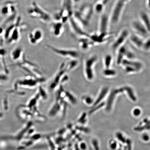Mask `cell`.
<instances>
[{
	"label": "cell",
	"mask_w": 150,
	"mask_h": 150,
	"mask_svg": "<svg viewBox=\"0 0 150 150\" xmlns=\"http://www.w3.org/2000/svg\"><path fill=\"white\" fill-rule=\"evenodd\" d=\"M125 1H127H127H130V0H125Z\"/></svg>",
	"instance_id": "f35d334b"
},
{
	"label": "cell",
	"mask_w": 150,
	"mask_h": 150,
	"mask_svg": "<svg viewBox=\"0 0 150 150\" xmlns=\"http://www.w3.org/2000/svg\"><path fill=\"white\" fill-rule=\"evenodd\" d=\"M129 38L134 46L139 48H142L144 41L143 37L134 33L130 34Z\"/></svg>",
	"instance_id": "4fadbf2b"
},
{
	"label": "cell",
	"mask_w": 150,
	"mask_h": 150,
	"mask_svg": "<svg viewBox=\"0 0 150 150\" xmlns=\"http://www.w3.org/2000/svg\"><path fill=\"white\" fill-rule=\"evenodd\" d=\"M46 47L50 51L62 57L67 58L70 60H78L80 57L79 52L76 50L57 48L50 45H47Z\"/></svg>",
	"instance_id": "277c9868"
},
{
	"label": "cell",
	"mask_w": 150,
	"mask_h": 150,
	"mask_svg": "<svg viewBox=\"0 0 150 150\" xmlns=\"http://www.w3.org/2000/svg\"><path fill=\"white\" fill-rule=\"evenodd\" d=\"M103 74L108 77H112L116 76L117 74V71L113 69L110 68L105 69L103 71Z\"/></svg>",
	"instance_id": "f1b7e54d"
},
{
	"label": "cell",
	"mask_w": 150,
	"mask_h": 150,
	"mask_svg": "<svg viewBox=\"0 0 150 150\" xmlns=\"http://www.w3.org/2000/svg\"><path fill=\"white\" fill-rule=\"evenodd\" d=\"M142 48L146 51H149L150 50V38L144 40Z\"/></svg>",
	"instance_id": "1f68e13d"
},
{
	"label": "cell",
	"mask_w": 150,
	"mask_h": 150,
	"mask_svg": "<svg viewBox=\"0 0 150 150\" xmlns=\"http://www.w3.org/2000/svg\"><path fill=\"white\" fill-rule=\"evenodd\" d=\"M81 100L84 104L87 105H93L95 101L92 97L88 95H83L82 97Z\"/></svg>",
	"instance_id": "83f0119b"
},
{
	"label": "cell",
	"mask_w": 150,
	"mask_h": 150,
	"mask_svg": "<svg viewBox=\"0 0 150 150\" xmlns=\"http://www.w3.org/2000/svg\"><path fill=\"white\" fill-rule=\"evenodd\" d=\"M81 149H85L86 148V145L84 144H81Z\"/></svg>",
	"instance_id": "74e56055"
},
{
	"label": "cell",
	"mask_w": 150,
	"mask_h": 150,
	"mask_svg": "<svg viewBox=\"0 0 150 150\" xmlns=\"http://www.w3.org/2000/svg\"><path fill=\"white\" fill-rule=\"evenodd\" d=\"M81 0H72L73 3H78L80 2Z\"/></svg>",
	"instance_id": "8d00e7d4"
},
{
	"label": "cell",
	"mask_w": 150,
	"mask_h": 150,
	"mask_svg": "<svg viewBox=\"0 0 150 150\" xmlns=\"http://www.w3.org/2000/svg\"><path fill=\"white\" fill-rule=\"evenodd\" d=\"M51 30L54 35L59 37L64 31L63 24L61 22L55 21L52 24Z\"/></svg>",
	"instance_id": "5bb4252c"
},
{
	"label": "cell",
	"mask_w": 150,
	"mask_h": 150,
	"mask_svg": "<svg viewBox=\"0 0 150 150\" xmlns=\"http://www.w3.org/2000/svg\"><path fill=\"white\" fill-rule=\"evenodd\" d=\"M96 56H91L85 60L84 63L83 73L86 79L88 81H92L94 78L93 67L97 61Z\"/></svg>",
	"instance_id": "5b68a950"
},
{
	"label": "cell",
	"mask_w": 150,
	"mask_h": 150,
	"mask_svg": "<svg viewBox=\"0 0 150 150\" xmlns=\"http://www.w3.org/2000/svg\"><path fill=\"white\" fill-rule=\"evenodd\" d=\"M16 11V6L13 3H6L2 6L0 9V13L3 15H8Z\"/></svg>",
	"instance_id": "9a60e30c"
},
{
	"label": "cell",
	"mask_w": 150,
	"mask_h": 150,
	"mask_svg": "<svg viewBox=\"0 0 150 150\" xmlns=\"http://www.w3.org/2000/svg\"><path fill=\"white\" fill-rule=\"evenodd\" d=\"M38 93L40 96V98H42V99L45 100L48 98L47 93L45 90L43 88L42 86H40L38 87Z\"/></svg>",
	"instance_id": "4dcf8cb0"
},
{
	"label": "cell",
	"mask_w": 150,
	"mask_h": 150,
	"mask_svg": "<svg viewBox=\"0 0 150 150\" xmlns=\"http://www.w3.org/2000/svg\"><path fill=\"white\" fill-rule=\"evenodd\" d=\"M125 57H126V59L133 60L134 59L135 56L133 52L127 49L126 54H125Z\"/></svg>",
	"instance_id": "836d02e7"
},
{
	"label": "cell",
	"mask_w": 150,
	"mask_h": 150,
	"mask_svg": "<svg viewBox=\"0 0 150 150\" xmlns=\"http://www.w3.org/2000/svg\"><path fill=\"white\" fill-rule=\"evenodd\" d=\"M27 12L31 18L42 22H48L51 20V18L48 13L35 2H33L31 6L28 8Z\"/></svg>",
	"instance_id": "7a4b0ae2"
},
{
	"label": "cell",
	"mask_w": 150,
	"mask_h": 150,
	"mask_svg": "<svg viewBox=\"0 0 150 150\" xmlns=\"http://www.w3.org/2000/svg\"><path fill=\"white\" fill-rule=\"evenodd\" d=\"M30 34L33 38L37 44L40 42L43 39V33L42 30L40 29H35Z\"/></svg>",
	"instance_id": "7402d4cb"
},
{
	"label": "cell",
	"mask_w": 150,
	"mask_h": 150,
	"mask_svg": "<svg viewBox=\"0 0 150 150\" xmlns=\"http://www.w3.org/2000/svg\"><path fill=\"white\" fill-rule=\"evenodd\" d=\"M124 67L125 72L128 74H132L139 72V71L134 67L130 65H125Z\"/></svg>",
	"instance_id": "d6a6232c"
},
{
	"label": "cell",
	"mask_w": 150,
	"mask_h": 150,
	"mask_svg": "<svg viewBox=\"0 0 150 150\" xmlns=\"http://www.w3.org/2000/svg\"><path fill=\"white\" fill-rule=\"evenodd\" d=\"M67 72L65 66V64H62L58 71L56 74L55 78L50 84V88L52 91L57 89L60 85H61V82L62 79Z\"/></svg>",
	"instance_id": "9c48e42d"
},
{
	"label": "cell",
	"mask_w": 150,
	"mask_h": 150,
	"mask_svg": "<svg viewBox=\"0 0 150 150\" xmlns=\"http://www.w3.org/2000/svg\"><path fill=\"white\" fill-rule=\"evenodd\" d=\"M141 111L139 109L137 108L134 110V115H138L140 113Z\"/></svg>",
	"instance_id": "e575fe53"
},
{
	"label": "cell",
	"mask_w": 150,
	"mask_h": 150,
	"mask_svg": "<svg viewBox=\"0 0 150 150\" xmlns=\"http://www.w3.org/2000/svg\"><path fill=\"white\" fill-rule=\"evenodd\" d=\"M140 20L147 28L148 31L150 32V16L149 14L145 11H142L140 13L139 18Z\"/></svg>",
	"instance_id": "2e32d148"
},
{
	"label": "cell",
	"mask_w": 150,
	"mask_h": 150,
	"mask_svg": "<svg viewBox=\"0 0 150 150\" xmlns=\"http://www.w3.org/2000/svg\"><path fill=\"white\" fill-rule=\"evenodd\" d=\"M110 24V16L106 13H103L99 19L98 25V33H108L109 28Z\"/></svg>",
	"instance_id": "30bf717a"
},
{
	"label": "cell",
	"mask_w": 150,
	"mask_h": 150,
	"mask_svg": "<svg viewBox=\"0 0 150 150\" xmlns=\"http://www.w3.org/2000/svg\"><path fill=\"white\" fill-rule=\"evenodd\" d=\"M127 2L125 0H117L110 15V24H116L120 20Z\"/></svg>",
	"instance_id": "3957f363"
},
{
	"label": "cell",
	"mask_w": 150,
	"mask_h": 150,
	"mask_svg": "<svg viewBox=\"0 0 150 150\" xmlns=\"http://www.w3.org/2000/svg\"><path fill=\"white\" fill-rule=\"evenodd\" d=\"M78 64V61L77 59H71L65 63V66L67 72L71 71L76 68Z\"/></svg>",
	"instance_id": "d4e9b609"
},
{
	"label": "cell",
	"mask_w": 150,
	"mask_h": 150,
	"mask_svg": "<svg viewBox=\"0 0 150 150\" xmlns=\"http://www.w3.org/2000/svg\"><path fill=\"white\" fill-rule=\"evenodd\" d=\"M79 45L82 50H87L94 44L91 39L87 37L81 38L79 41Z\"/></svg>",
	"instance_id": "ffe728a7"
},
{
	"label": "cell",
	"mask_w": 150,
	"mask_h": 150,
	"mask_svg": "<svg viewBox=\"0 0 150 150\" xmlns=\"http://www.w3.org/2000/svg\"><path fill=\"white\" fill-rule=\"evenodd\" d=\"M15 16H16L15 14L12 15V16L9 17V18L6 21H5L4 23L0 26V35L3 33L4 31L5 30L7 26H8V24L11 23L10 22L13 21L14 19L15 18Z\"/></svg>",
	"instance_id": "484cf974"
},
{
	"label": "cell",
	"mask_w": 150,
	"mask_h": 150,
	"mask_svg": "<svg viewBox=\"0 0 150 150\" xmlns=\"http://www.w3.org/2000/svg\"><path fill=\"white\" fill-rule=\"evenodd\" d=\"M94 12L93 6L86 4L82 6L79 10L74 12L73 16L82 27L88 25Z\"/></svg>",
	"instance_id": "6da1fadb"
},
{
	"label": "cell",
	"mask_w": 150,
	"mask_h": 150,
	"mask_svg": "<svg viewBox=\"0 0 150 150\" xmlns=\"http://www.w3.org/2000/svg\"><path fill=\"white\" fill-rule=\"evenodd\" d=\"M129 30L126 28L122 29L117 36L112 45V48L114 50H117L126 42L130 35Z\"/></svg>",
	"instance_id": "52a82bcc"
},
{
	"label": "cell",
	"mask_w": 150,
	"mask_h": 150,
	"mask_svg": "<svg viewBox=\"0 0 150 150\" xmlns=\"http://www.w3.org/2000/svg\"><path fill=\"white\" fill-rule=\"evenodd\" d=\"M62 9H65L69 13L71 16H73L74 11L73 10V3L72 0H62Z\"/></svg>",
	"instance_id": "44dd1931"
},
{
	"label": "cell",
	"mask_w": 150,
	"mask_h": 150,
	"mask_svg": "<svg viewBox=\"0 0 150 150\" xmlns=\"http://www.w3.org/2000/svg\"><path fill=\"white\" fill-rule=\"evenodd\" d=\"M109 92V88L108 87H105L102 88L99 92L97 98L94 101L93 105L95 106L100 104L102 100L106 96Z\"/></svg>",
	"instance_id": "e0dca14e"
},
{
	"label": "cell",
	"mask_w": 150,
	"mask_h": 150,
	"mask_svg": "<svg viewBox=\"0 0 150 150\" xmlns=\"http://www.w3.org/2000/svg\"><path fill=\"white\" fill-rule=\"evenodd\" d=\"M123 66L125 65H130L134 67L139 71L142 70V64L139 62L133 61V60L124 59L121 64Z\"/></svg>",
	"instance_id": "d6986e66"
},
{
	"label": "cell",
	"mask_w": 150,
	"mask_h": 150,
	"mask_svg": "<svg viewBox=\"0 0 150 150\" xmlns=\"http://www.w3.org/2000/svg\"><path fill=\"white\" fill-rule=\"evenodd\" d=\"M131 27L134 33L143 37L147 35L149 33L139 18L135 19L132 21L131 23Z\"/></svg>",
	"instance_id": "ba28073f"
},
{
	"label": "cell",
	"mask_w": 150,
	"mask_h": 150,
	"mask_svg": "<svg viewBox=\"0 0 150 150\" xmlns=\"http://www.w3.org/2000/svg\"><path fill=\"white\" fill-rule=\"evenodd\" d=\"M112 56L109 54L105 56L104 63L105 69L110 68L112 63Z\"/></svg>",
	"instance_id": "f546056e"
},
{
	"label": "cell",
	"mask_w": 150,
	"mask_h": 150,
	"mask_svg": "<svg viewBox=\"0 0 150 150\" xmlns=\"http://www.w3.org/2000/svg\"><path fill=\"white\" fill-rule=\"evenodd\" d=\"M124 92V90L123 87L112 90L109 93L107 102V109L110 110L117 96Z\"/></svg>",
	"instance_id": "7c38bea8"
},
{
	"label": "cell",
	"mask_w": 150,
	"mask_h": 150,
	"mask_svg": "<svg viewBox=\"0 0 150 150\" xmlns=\"http://www.w3.org/2000/svg\"><path fill=\"white\" fill-rule=\"evenodd\" d=\"M104 4L102 1L97 2L93 6L94 12L97 14L102 13L104 8Z\"/></svg>",
	"instance_id": "4316f807"
},
{
	"label": "cell",
	"mask_w": 150,
	"mask_h": 150,
	"mask_svg": "<svg viewBox=\"0 0 150 150\" xmlns=\"http://www.w3.org/2000/svg\"><path fill=\"white\" fill-rule=\"evenodd\" d=\"M21 18H18L14 23L9 24L5 30L4 37L6 39L11 36L10 40L11 41L17 40L20 37L21 31Z\"/></svg>",
	"instance_id": "8992f818"
},
{
	"label": "cell",
	"mask_w": 150,
	"mask_h": 150,
	"mask_svg": "<svg viewBox=\"0 0 150 150\" xmlns=\"http://www.w3.org/2000/svg\"><path fill=\"white\" fill-rule=\"evenodd\" d=\"M71 28L75 33L81 38H90V35L88 34L82 29V26L75 19L73 16L69 18V20Z\"/></svg>",
	"instance_id": "8fae6325"
},
{
	"label": "cell",
	"mask_w": 150,
	"mask_h": 150,
	"mask_svg": "<svg viewBox=\"0 0 150 150\" xmlns=\"http://www.w3.org/2000/svg\"><path fill=\"white\" fill-rule=\"evenodd\" d=\"M146 5L147 8L150 10V0H146Z\"/></svg>",
	"instance_id": "d590c367"
},
{
	"label": "cell",
	"mask_w": 150,
	"mask_h": 150,
	"mask_svg": "<svg viewBox=\"0 0 150 150\" xmlns=\"http://www.w3.org/2000/svg\"><path fill=\"white\" fill-rule=\"evenodd\" d=\"M128 48L124 44L118 49V54L117 59V64H121L122 61L124 59L127 50Z\"/></svg>",
	"instance_id": "ac0fdd59"
},
{
	"label": "cell",
	"mask_w": 150,
	"mask_h": 150,
	"mask_svg": "<svg viewBox=\"0 0 150 150\" xmlns=\"http://www.w3.org/2000/svg\"><path fill=\"white\" fill-rule=\"evenodd\" d=\"M123 88L124 92H126L129 98L133 102H136L137 100V97L132 88L128 86H125Z\"/></svg>",
	"instance_id": "cb8c5ba5"
},
{
	"label": "cell",
	"mask_w": 150,
	"mask_h": 150,
	"mask_svg": "<svg viewBox=\"0 0 150 150\" xmlns=\"http://www.w3.org/2000/svg\"><path fill=\"white\" fill-rule=\"evenodd\" d=\"M63 99L66 102H69L73 105H76L77 103V99L76 97L69 91H65Z\"/></svg>",
	"instance_id": "603a6c76"
}]
</instances>
